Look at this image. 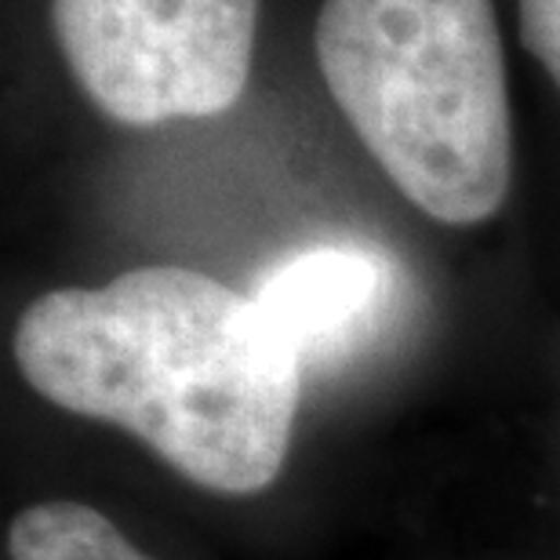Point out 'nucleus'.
I'll return each mask as SVG.
<instances>
[{
  "instance_id": "nucleus-1",
  "label": "nucleus",
  "mask_w": 560,
  "mask_h": 560,
  "mask_svg": "<svg viewBox=\"0 0 560 560\" xmlns=\"http://www.w3.org/2000/svg\"><path fill=\"white\" fill-rule=\"evenodd\" d=\"M15 361L51 405L125 425L208 491H262L288 458L302 361L208 273L142 266L48 291L22 313Z\"/></svg>"
},
{
  "instance_id": "nucleus-3",
  "label": "nucleus",
  "mask_w": 560,
  "mask_h": 560,
  "mask_svg": "<svg viewBox=\"0 0 560 560\" xmlns=\"http://www.w3.org/2000/svg\"><path fill=\"white\" fill-rule=\"evenodd\" d=\"M259 0H51L84 95L131 128L219 117L252 73Z\"/></svg>"
},
{
  "instance_id": "nucleus-2",
  "label": "nucleus",
  "mask_w": 560,
  "mask_h": 560,
  "mask_svg": "<svg viewBox=\"0 0 560 560\" xmlns=\"http://www.w3.org/2000/svg\"><path fill=\"white\" fill-rule=\"evenodd\" d=\"M324 84L400 194L447 226L502 208L513 128L491 0H324Z\"/></svg>"
},
{
  "instance_id": "nucleus-4",
  "label": "nucleus",
  "mask_w": 560,
  "mask_h": 560,
  "mask_svg": "<svg viewBox=\"0 0 560 560\" xmlns=\"http://www.w3.org/2000/svg\"><path fill=\"white\" fill-rule=\"evenodd\" d=\"M386 295V266L361 248H313L262 280V317L302 364L331 361L364 339Z\"/></svg>"
},
{
  "instance_id": "nucleus-6",
  "label": "nucleus",
  "mask_w": 560,
  "mask_h": 560,
  "mask_svg": "<svg viewBox=\"0 0 560 560\" xmlns=\"http://www.w3.org/2000/svg\"><path fill=\"white\" fill-rule=\"evenodd\" d=\"M521 40L560 88V0H521Z\"/></svg>"
},
{
  "instance_id": "nucleus-5",
  "label": "nucleus",
  "mask_w": 560,
  "mask_h": 560,
  "mask_svg": "<svg viewBox=\"0 0 560 560\" xmlns=\"http://www.w3.org/2000/svg\"><path fill=\"white\" fill-rule=\"evenodd\" d=\"M11 560H153L84 502H37L8 528Z\"/></svg>"
}]
</instances>
